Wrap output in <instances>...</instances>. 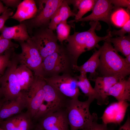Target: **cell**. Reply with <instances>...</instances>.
I'll return each mask as SVG.
<instances>
[{
    "mask_svg": "<svg viewBox=\"0 0 130 130\" xmlns=\"http://www.w3.org/2000/svg\"><path fill=\"white\" fill-rule=\"evenodd\" d=\"M89 24V29L82 32H75L72 35H69L66 40L67 43L65 47L67 52L72 58L75 65L79 56L83 53L99 47L98 43L105 41L112 36L108 32L106 36L100 37L96 34V30L98 29L100 24L98 21H91Z\"/></svg>",
    "mask_w": 130,
    "mask_h": 130,
    "instance_id": "obj_1",
    "label": "cell"
},
{
    "mask_svg": "<svg viewBox=\"0 0 130 130\" xmlns=\"http://www.w3.org/2000/svg\"><path fill=\"white\" fill-rule=\"evenodd\" d=\"M101 46L98 68L101 76H114L122 79L130 74V64L119 55L111 43L105 41Z\"/></svg>",
    "mask_w": 130,
    "mask_h": 130,
    "instance_id": "obj_2",
    "label": "cell"
},
{
    "mask_svg": "<svg viewBox=\"0 0 130 130\" xmlns=\"http://www.w3.org/2000/svg\"><path fill=\"white\" fill-rule=\"evenodd\" d=\"M93 101L89 98L84 101L78 99L69 100L65 110L70 130H82L98 120L97 114H91L89 111L90 105Z\"/></svg>",
    "mask_w": 130,
    "mask_h": 130,
    "instance_id": "obj_3",
    "label": "cell"
},
{
    "mask_svg": "<svg viewBox=\"0 0 130 130\" xmlns=\"http://www.w3.org/2000/svg\"><path fill=\"white\" fill-rule=\"evenodd\" d=\"M74 65L71 57L61 44L58 50L43 59L41 76L46 78L64 73H73Z\"/></svg>",
    "mask_w": 130,
    "mask_h": 130,
    "instance_id": "obj_4",
    "label": "cell"
},
{
    "mask_svg": "<svg viewBox=\"0 0 130 130\" xmlns=\"http://www.w3.org/2000/svg\"><path fill=\"white\" fill-rule=\"evenodd\" d=\"M63 1L37 0L39 7L35 16L32 19L22 22L26 25L28 32L33 29L48 27L52 16Z\"/></svg>",
    "mask_w": 130,
    "mask_h": 130,
    "instance_id": "obj_5",
    "label": "cell"
},
{
    "mask_svg": "<svg viewBox=\"0 0 130 130\" xmlns=\"http://www.w3.org/2000/svg\"><path fill=\"white\" fill-rule=\"evenodd\" d=\"M19 64L14 52L10 65L1 76V89L3 97L6 101H12L20 95L21 90L15 74L16 69Z\"/></svg>",
    "mask_w": 130,
    "mask_h": 130,
    "instance_id": "obj_6",
    "label": "cell"
},
{
    "mask_svg": "<svg viewBox=\"0 0 130 130\" xmlns=\"http://www.w3.org/2000/svg\"><path fill=\"white\" fill-rule=\"evenodd\" d=\"M29 40L34 44L40 54L43 60L46 57L59 49L57 35L48 27L36 29Z\"/></svg>",
    "mask_w": 130,
    "mask_h": 130,
    "instance_id": "obj_7",
    "label": "cell"
},
{
    "mask_svg": "<svg viewBox=\"0 0 130 130\" xmlns=\"http://www.w3.org/2000/svg\"><path fill=\"white\" fill-rule=\"evenodd\" d=\"M43 78L46 82L69 99H78L81 95L78 85V76L73 73H64Z\"/></svg>",
    "mask_w": 130,
    "mask_h": 130,
    "instance_id": "obj_8",
    "label": "cell"
},
{
    "mask_svg": "<svg viewBox=\"0 0 130 130\" xmlns=\"http://www.w3.org/2000/svg\"><path fill=\"white\" fill-rule=\"evenodd\" d=\"M18 42L22 50L20 53H16L19 64L28 68L34 76H41L43 59L37 48L29 39L26 41Z\"/></svg>",
    "mask_w": 130,
    "mask_h": 130,
    "instance_id": "obj_9",
    "label": "cell"
},
{
    "mask_svg": "<svg viewBox=\"0 0 130 130\" xmlns=\"http://www.w3.org/2000/svg\"><path fill=\"white\" fill-rule=\"evenodd\" d=\"M34 81L27 90L21 92L26 99V112L32 119L39 108L43 103L45 96L43 85L45 81L41 76H34Z\"/></svg>",
    "mask_w": 130,
    "mask_h": 130,
    "instance_id": "obj_10",
    "label": "cell"
},
{
    "mask_svg": "<svg viewBox=\"0 0 130 130\" xmlns=\"http://www.w3.org/2000/svg\"><path fill=\"white\" fill-rule=\"evenodd\" d=\"M38 120L36 126L43 130H70L65 109L50 112Z\"/></svg>",
    "mask_w": 130,
    "mask_h": 130,
    "instance_id": "obj_11",
    "label": "cell"
},
{
    "mask_svg": "<svg viewBox=\"0 0 130 130\" xmlns=\"http://www.w3.org/2000/svg\"><path fill=\"white\" fill-rule=\"evenodd\" d=\"M113 9V6L110 0H96L92 10V13L78 20H71L68 23H72L79 21H101L106 23L110 28L112 24L110 16Z\"/></svg>",
    "mask_w": 130,
    "mask_h": 130,
    "instance_id": "obj_12",
    "label": "cell"
},
{
    "mask_svg": "<svg viewBox=\"0 0 130 130\" xmlns=\"http://www.w3.org/2000/svg\"><path fill=\"white\" fill-rule=\"evenodd\" d=\"M43 88L45 96L43 102L48 106L51 112L65 109L70 99L63 95L45 80Z\"/></svg>",
    "mask_w": 130,
    "mask_h": 130,
    "instance_id": "obj_13",
    "label": "cell"
},
{
    "mask_svg": "<svg viewBox=\"0 0 130 130\" xmlns=\"http://www.w3.org/2000/svg\"><path fill=\"white\" fill-rule=\"evenodd\" d=\"M129 104L127 102L121 101L110 104L106 109L101 117L103 123L119 124L123 121Z\"/></svg>",
    "mask_w": 130,
    "mask_h": 130,
    "instance_id": "obj_14",
    "label": "cell"
},
{
    "mask_svg": "<svg viewBox=\"0 0 130 130\" xmlns=\"http://www.w3.org/2000/svg\"><path fill=\"white\" fill-rule=\"evenodd\" d=\"M27 105L26 99L21 92L17 98L12 101H6L0 109V122L21 113Z\"/></svg>",
    "mask_w": 130,
    "mask_h": 130,
    "instance_id": "obj_15",
    "label": "cell"
},
{
    "mask_svg": "<svg viewBox=\"0 0 130 130\" xmlns=\"http://www.w3.org/2000/svg\"><path fill=\"white\" fill-rule=\"evenodd\" d=\"M0 31V35L3 38L11 40L13 39L18 42L26 41L30 37L26 25L23 22L13 26H4Z\"/></svg>",
    "mask_w": 130,
    "mask_h": 130,
    "instance_id": "obj_16",
    "label": "cell"
},
{
    "mask_svg": "<svg viewBox=\"0 0 130 130\" xmlns=\"http://www.w3.org/2000/svg\"><path fill=\"white\" fill-rule=\"evenodd\" d=\"M121 80L114 76H98L92 80L95 82L94 89L105 102L108 103V93L110 89L115 84Z\"/></svg>",
    "mask_w": 130,
    "mask_h": 130,
    "instance_id": "obj_17",
    "label": "cell"
},
{
    "mask_svg": "<svg viewBox=\"0 0 130 130\" xmlns=\"http://www.w3.org/2000/svg\"><path fill=\"white\" fill-rule=\"evenodd\" d=\"M37 10L34 0H24L18 5L16 12L10 18L20 23L34 18L37 14Z\"/></svg>",
    "mask_w": 130,
    "mask_h": 130,
    "instance_id": "obj_18",
    "label": "cell"
},
{
    "mask_svg": "<svg viewBox=\"0 0 130 130\" xmlns=\"http://www.w3.org/2000/svg\"><path fill=\"white\" fill-rule=\"evenodd\" d=\"M102 49L101 46L98 50H95L93 54L85 63L81 66L73 65V69L74 71H78L81 73H90L89 79L92 80L98 76L96 72L99 63V57Z\"/></svg>",
    "mask_w": 130,
    "mask_h": 130,
    "instance_id": "obj_19",
    "label": "cell"
},
{
    "mask_svg": "<svg viewBox=\"0 0 130 130\" xmlns=\"http://www.w3.org/2000/svg\"><path fill=\"white\" fill-rule=\"evenodd\" d=\"M108 95L114 97L118 102L130 101V77L120 80L110 89Z\"/></svg>",
    "mask_w": 130,
    "mask_h": 130,
    "instance_id": "obj_20",
    "label": "cell"
},
{
    "mask_svg": "<svg viewBox=\"0 0 130 130\" xmlns=\"http://www.w3.org/2000/svg\"><path fill=\"white\" fill-rule=\"evenodd\" d=\"M69 5L66 0H63L51 19L48 26L49 29L54 30L60 23L66 21L70 17L75 16L76 13L71 10Z\"/></svg>",
    "mask_w": 130,
    "mask_h": 130,
    "instance_id": "obj_21",
    "label": "cell"
},
{
    "mask_svg": "<svg viewBox=\"0 0 130 130\" xmlns=\"http://www.w3.org/2000/svg\"><path fill=\"white\" fill-rule=\"evenodd\" d=\"M87 73H81L78 76V86L85 95L88 98L93 100L96 99L99 105L106 104L103 98L91 86L87 77Z\"/></svg>",
    "mask_w": 130,
    "mask_h": 130,
    "instance_id": "obj_22",
    "label": "cell"
},
{
    "mask_svg": "<svg viewBox=\"0 0 130 130\" xmlns=\"http://www.w3.org/2000/svg\"><path fill=\"white\" fill-rule=\"evenodd\" d=\"M33 72L25 65L20 64L17 66L15 70V74L21 91L27 90L32 85L34 79Z\"/></svg>",
    "mask_w": 130,
    "mask_h": 130,
    "instance_id": "obj_23",
    "label": "cell"
},
{
    "mask_svg": "<svg viewBox=\"0 0 130 130\" xmlns=\"http://www.w3.org/2000/svg\"><path fill=\"white\" fill-rule=\"evenodd\" d=\"M107 41L112 43L114 48L117 52H121L126 57L130 54V36L117 37L109 38L105 41Z\"/></svg>",
    "mask_w": 130,
    "mask_h": 130,
    "instance_id": "obj_24",
    "label": "cell"
},
{
    "mask_svg": "<svg viewBox=\"0 0 130 130\" xmlns=\"http://www.w3.org/2000/svg\"><path fill=\"white\" fill-rule=\"evenodd\" d=\"M114 9L110 16L111 24L117 27H122L130 19V11L122 8Z\"/></svg>",
    "mask_w": 130,
    "mask_h": 130,
    "instance_id": "obj_25",
    "label": "cell"
},
{
    "mask_svg": "<svg viewBox=\"0 0 130 130\" xmlns=\"http://www.w3.org/2000/svg\"><path fill=\"white\" fill-rule=\"evenodd\" d=\"M16 115V123L14 130H32L35 127L32 118L26 111Z\"/></svg>",
    "mask_w": 130,
    "mask_h": 130,
    "instance_id": "obj_26",
    "label": "cell"
},
{
    "mask_svg": "<svg viewBox=\"0 0 130 130\" xmlns=\"http://www.w3.org/2000/svg\"><path fill=\"white\" fill-rule=\"evenodd\" d=\"M96 0H80L78 5L77 10L78 11L76 13L74 20H79L88 12L92 10Z\"/></svg>",
    "mask_w": 130,
    "mask_h": 130,
    "instance_id": "obj_27",
    "label": "cell"
},
{
    "mask_svg": "<svg viewBox=\"0 0 130 130\" xmlns=\"http://www.w3.org/2000/svg\"><path fill=\"white\" fill-rule=\"evenodd\" d=\"M71 26L68 24L66 21H62L57 26L56 30L58 40L61 44L66 40L70 35Z\"/></svg>",
    "mask_w": 130,
    "mask_h": 130,
    "instance_id": "obj_28",
    "label": "cell"
},
{
    "mask_svg": "<svg viewBox=\"0 0 130 130\" xmlns=\"http://www.w3.org/2000/svg\"><path fill=\"white\" fill-rule=\"evenodd\" d=\"M14 49L8 50L0 56V76H2L12 62Z\"/></svg>",
    "mask_w": 130,
    "mask_h": 130,
    "instance_id": "obj_29",
    "label": "cell"
},
{
    "mask_svg": "<svg viewBox=\"0 0 130 130\" xmlns=\"http://www.w3.org/2000/svg\"><path fill=\"white\" fill-rule=\"evenodd\" d=\"M19 45L12 42L11 40L2 37L0 35V56L7 51L17 48Z\"/></svg>",
    "mask_w": 130,
    "mask_h": 130,
    "instance_id": "obj_30",
    "label": "cell"
},
{
    "mask_svg": "<svg viewBox=\"0 0 130 130\" xmlns=\"http://www.w3.org/2000/svg\"><path fill=\"white\" fill-rule=\"evenodd\" d=\"M112 36L113 35L118 36H123L125 35V34L130 32V19L122 26L121 28L118 30H114L112 31H108Z\"/></svg>",
    "mask_w": 130,
    "mask_h": 130,
    "instance_id": "obj_31",
    "label": "cell"
},
{
    "mask_svg": "<svg viewBox=\"0 0 130 130\" xmlns=\"http://www.w3.org/2000/svg\"><path fill=\"white\" fill-rule=\"evenodd\" d=\"M50 112L51 111L49 107L46 104L43 102L39 108L32 119L35 120H38Z\"/></svg>",
    "mask_w": 130,
    "mask_h": 130,
    "instance_id": "obj_32",
    "label": "cell"
},
{
    "mask_svg": "<svg viewBox=\"0 0 130 130\" xmlns=\"http://www.w3.org/2000/svg\"><path fill=\"white\" fill-rule=\"evenodd\" d=\"M97 120L93 122L87 127L81 130H112L109 129L107 125L103 123L100 124L97 122Z\"/></svg>",
    "mask_w": 130,
    "mask_h": 130,
    "instance_id": "obj_33",
    "label": "cell"
},
{
    "mask_svg": "<svg viewBox=\"0 0 130 130\" xmlns=\"http://www.w3.org/2000/svg\"><path fill=\"white\" fill-rule=\"evenodd\" d=\"M113 6V9L121 7H126L130 9V0H110Z\"/></svg>",
    "mask_w": 130,
    "mask_h": 130,
    "instance_id": "obj_34",
    "label": "cell"
},
{
    "mask_svg": "<svg viewBox=\"0 0 130 130\" xmlns=\"http://www.w3.org/2000/svg\"><path fill=\"white\" fill-rule=\"evenodd\" d=\"M13 14V12L12 10L8 8L0 16V31L4 26L6 21L12 16Z\"/></svg>",
    "mask_w": 130,
    "mask_h": 130,
    "instance_id": "obj_35",
    "label": "cell"
},
{
    "mask_svg": "<svg viewBox=\"0 0 130 130\" xmlns=\"http://www.w3.org/2000/svg\"><path fill=\"white\" fill-rule=\"evenodd\" d=\"M1 1L3 2L7 7H17L21 2V0H2Z\"/></svg>",
    "mask_w": 130,
    "mask_h": 130,
    "instance_id": "obj_36",
    "label": "cell"
},
{
    "mask_svg": "<svg viewBox=\"0 0 130 130\" xmlns=\"http://www.w3.org/2000/svg\"><path fill=\"white\" fill-rule=\"evenodd\" d=\"M118 130H130V119L129 115L125 123Z\"/></svg>",
    "mask_w": 130,
    "mask_h": 130,
    "instance_id": "obj_37",
    "label": "cell"
},
{
    "mask_svg": "<svg viewBox=\"0 0 130 130\" xmlns=\"http://www.w3.org/2000/svg\"><path fill=\"white\" fill-rule=\"evenodd\" d=\"M8 9L7 7L4 6L1 1H0V15Z\"/></svg>",
    "mask_w": 130,
    "mask_h": 130,
    "instance_id": "obj_38",
    "label": "cell"
},
{
    "mask_svg": "<svg viewBox=\"0 0 130 130\" xmlns=\"http://www.w3.org/2000/svg\"><path fill=\"white\" fill-rule=\"evenodd\" d=\"M124 59L125 61L127 63L130 64V54L126 56Z\"/></svg>",
    "mask_w": 130,
    "mask_h": 130,
    "instance_id": "obj_39",
    "label": "cell"
},
{
    "mask_svg": "<svg viewBox=\"0 0 130 130\" xmlns=\"http://www.w3.org/2000/svg\"><path fill=\"white\" fill-rule=\"evenodd\" d=\"M1 76H0V99H1V98L3 97L1 89Z\"/></svg>",
    "mask_w": 130,
    "mask_h": 130,
    "instance_id": "obj_40",
    "label": "cell"
},
{
    "mask_svg": "<svg viewBox=\"0 0 130 130\" xmlns=\"http://www.w3.org/2000/svg\"><path fill=\"white\" fill-rule=\"evenodd\" d=\"M5 101V99L3 98L2 99H0V109L4 102Z\"/></svg>",
    "mask_w": 130,
    "mask_h": 130,
    "instance_id": "obj_41",
    "label": "cell"
},
{
    "mask_svg": "<svg viewBox=\"0 0 130 130\" xmlns=\"http://www.w3.org/2000/svg\"><path fill=\"white\" fill-rule=\"evenodd\" d=\"M33 130H43L42 129L36 126H36Z\"/></svg>",
    "mask_w": 130,
    "mask_h": 130,
    "instance_id": "obj_42",
    "label": "cell"
},
{
    "mask_svg": "<svg viewBox=\"0 0 130 130\" xmlns=\"http://www.w3.org/2000/svg\"><path fill=\"white\" fill-rule=\"evenodd\" d=\"M0 130H4L2 129H1V128H0Z\"/></svg>",
    "mask_w": 130,
    "mask_h": 130,
    "instance_id": "obj_43",
    "label": "cell"
}]
</instances>
